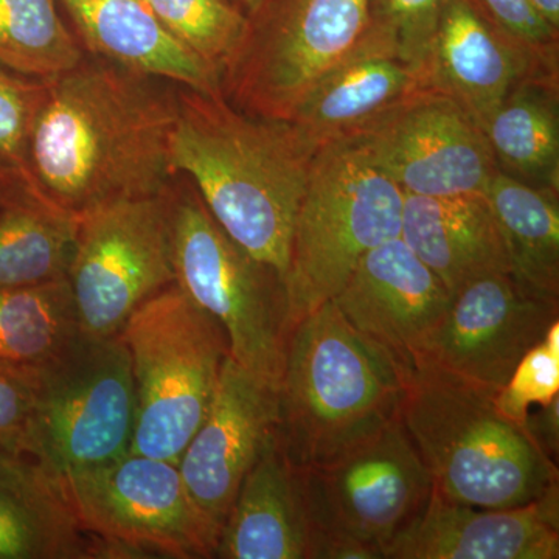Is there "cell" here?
<instances>
[{"instance_id":"obj_1","label":"cell","mask_w":559,"mask_h":559,"mask_svg":"<svg viewBox=\"0 0 559 559\" xmlns=\"http://www.w3.org/2000/svg\"><path fill=\"white\" fill-rule=\"evenodd\" d=\"M164 81L92 53L44 80L27 153L35 186L76 221L164 193L176 119V86Z\"/></svg>"},{"instance_id":"obj_2","label":"cell","mask_w":559,"mask_h":559,"mask_svg":"<svg viewBox=\"0 0 559 559\" xmlns=\"http://www.w3.org/2000/svg\"><path fill=\"white\" fill-rule=\"evenodd\" d=\"M314 154L288 121L249 116L221 91L176 84L173 178L190 179L219 226L285 282Z\"/></svg>"},{"instance_id":"obj_3","label":"cell","mask_w":559,"mask_h":559,"mask_svg":"<svg viewBox=\"0 0 559 559\" xmlns=\"http://www.w3.org/2000/svg\"><path fill=\"white\" fill-rule=\"evenodd\" d=\"M400 419L443 499L514 509L558 489L557 462L498 409L492 393L417 370L404 380Z\"/></svg>"},{"instance_id":"obj_4","label":"cell","mask_w":559,"mask_h":559,"mask_svg":"<svg viewBox=\"0 0 559 559\" xmlns=\"http://www.w3.org/2000/svg\"><path fill=\"white\" fill-rule=\"evenodd\" d=\"M404 378L333 300L289 334L278 385L280 448L297 469L344 454L400 417Z\"/></svg>"},{"instance_id":"obj_5","label":"cell","mask_w":559,"mask_h":559,"mask_svg":"<svg viewBox=\"0 0 559 559\" xmlns=\"http://www.w3.org/2000/svg\"><path fill=\"white\" fill-rule=\"evenodd\" d=\"M131 356V454L178 463L212 404L230 356L223 325L178 283L151 297L120 333Z\"/></svg>"},{"instance_id":"obj_6","label":"cell","mask_w":559,"mask_h":559,"mask_svg":"<svg viewBox=\"0 0 559 559\" xmlns=\"http://www.w3.org/2000/svg\"><path fill=\"white\" fill-rule=\"evenodd\" d=\"M404 193L352 139L316 151L290 238L293 326L340 293L359 260L400 237Z\"/></svg>"},{"instance_id":"obj_7","label":"cell","mask_w":559,"mask_h":559,"mask_svg":"<svg viewBox=\"0 0 559 559\" xmlns=\"http://www.w3.org/2000/svg\"><path fill=\"white\" fill-rule=\"evenodd\" d=\"M180 178L168 189L176 283L223 325L235 362L278 389L293 331L285 278L238 245Z\"/></svg>"},{"instance_id":"obj_8","label":"cell","mask_w":559,"mask_h":559,"mask_svg":"<svg viewBox=\"0 0 559 559\" xmlns=\"http://www.w3.org/2000/svg\"><path fill=\"white\" fill-rule=\"evenodd\" d=\"M371 0H260L221 69L224 97L260 119L288 121L347 58L370 24Z\"/></svg>"},{"instance_id":"obj_9","label":"cell","mask_w":559,"mask_h":559,"mask_svg":"<svg viewBox=\"0 0 559 559\" xmlns=\"http://www.w3.org/2000/svg\"><path fill=\"white\" fill-rule=\"evenodd\" d=\"M300 474L314 525L312 559H382L433 491L400 417Z\"/></svg>"},{"instance_id":"obj_10","label":"cell","mask_w":559,"mask_h":559,"mask_svg":"<svg viewBox=\"0 0 559 559\" xmlns=\"http://www.w3.org/2000/svg\"><path fill=\"white\" fill-rule=\"evenodd\" d=\"M38 409L28 455L58 474L127 455L135 425L131 356L120 336L80 334L40 364Z\"/></svg>"},{"instance_id":"obj_11","label":"cell","mask_w":559,"mask_h":559,"mask_svg":"<svg viewBox=\"0 0 559 559\" xmlns=\"http://www.w3.org/2000/svg\"><path fill=\"white\" fill-rule=\"evenodd\" d=\"M168 189L79 221L68 280L83 336H120L145 301L176 283Z\"/></svg>"},{"instance_id":"obj_12","label":"cell","mask_w":559,"mask_h":559,"mask_svg":"<svg viewBox=\"0 0 559 559\" xmlns=\"http://www.w3.org/2000/svg\"><path fill=\"white\" fill-rule=\"evenodd\" d=\"M60 476L84 527L120 558H215L218 540L194 507L178 463L128 452Z\"/></svg>"},{"instance_id":"obj_13","label":"cell","mask_w":559,"mask_h":559,"mask_svg":"<svg viewBox=\"0 0 559 559\" xmlns=\"http://www.w3.org/2000/svg\"><path fill=\"white\" fill-rule=\"evenodd\" d=\"M348 139L404 194L485 193L499 171L476 121L432 91L418 92Z\"/></svg>"},{"instance_id":"obj_14","label":"cell","mask_w":559,"mask_h":559,"mask_svg":"<svg viewBox=\"0 0 559 559\" xmlns=\"http://www.w3.org/2000/svg\"><path fill=\"white\" fill-rule=\"evenodd\" d=\"M558 316L559 301L528 293L509 272L485 275L452 294L415 371H439L496 395Z\"/></svg>"},{"instance_id":"obj_15","label":"cell","mask_w":559,"mask_h":559,"mask_svg":"<svg viewBox=\"0 0 559 559\" xmlns=\"http://www.w3.org/2000/svg\"><path fill=\"white\" fill-rule=\"evenodd\" d=\"M278 389L229 356L200 429L178 462L194 507L216 540L242 480L277 437Z\"/></svg>"},{"instance_id":"obj_16","label":"cell","mask_w":559,"mask_h":559,"mask_svg":"<svg viewBox=\"0 0 559 559\" xmlns=\"http://www.w3.org/2000/svg\"><path fill=\"white\" fill-rule=\"evenodd\" d=\"M333 301L356 333L406 380L450 307L451 294L396 237L359 260Z\"/></svg>"},{"instance_id":"obj_17","label":"cell","mask_w":559,"mask_h":559,"mask_svg":"<svg viewBox=\"0 0 559 559\" xmlns=\"http://www.w3.org/2000/svg\"><path fill=\"white\" fill-rule=\"evenodd\" d=\"M419 69L426 90L457 103L479 128L521 81L558 79V68L499 28L479 0H448Z\"/></svg>"},{"instance_id":"obj_18","label":"cell","mask_w":559,"mask_h":559,"mask_svg":"<svg viewBox=\"0 0 559 559\" xmlns=\"http://www.w3.org/2000/svg\"><path fill=\"white\" fill-rule=\"evenodd\" d=\"M559 488L514 509H477L432 491L382 559H557Z\"/></svg>"},{"instance_id":"obj_19","label":"cell","mask_w":559,"mask_h":559,"mask_svg":"<svg viewBox=\"0 0 559 559\" xmlns=\"http://www.w3.org/2000/svg\"><path fill=\"white\" fill-rule=\"evenodd\" d=\"M421 91H428L421 69L366 32L355 50L312 87L288 123L318 151L352 138Z\"/></svg>"},{"instance_id":"obj_20","label":"cell","mask_w":559,"mask_h":559,"mask_svg":"<svg viewBox=\"0 0 559 559\" xmlns=\"http://www.w3.org/2000/svg\"><path fill=\"white\" fill-rule=\"evenodd\" d=\"M120 559L84 527L57 471L0 450V559Z\"/></svg>"},{"instance_id":"obj_21","label":"cell","mask_w":559,"mask_h":559,"mask_svg":"<svg viewBox=\"0 0 559 559\" xmlns=\"http://www.w3.org/2000/svg\"><path fill=\"white\" fill-rule=\"evenodd\" d=\"M312 525L300 469L277 437L242 480L215 558L312 559Z\"/></svg>"},{"instance_id":"obj_22","label":"cell","mask_w":559,"mask_h":559,"mask_svg":"<svg viewBox=\"0 0 559 559\" xmlns=\"http://www.w3.org/2000/svg\"><path fill=\"white\" fill-rule=\"evenodd\" d=\"M400 237L450 294L485 275L509 272V253L485 193L404 194Z\"/></svg>"},{"instance_id":"obj_23","label":"cell","mask_w":559,"mask_h":559,"mask_svg":"<svg viewBox=\"0 0 559 559\" xmlns=\"http://www.w3.org/2000/svg\"><path fill=\"white\" fill-rule=\"evenodd\" d=\"M87 53L201 92L221 91L219 72L173 39L143 0H58Z\"/></svg>"},{"instance_id":"obj_24","label":"cell","mask_w":559,"mask_h":559,"mask_svg":"<svg viewBox=\"0 0 559 559\" xmlns=\"http://www.w3.org/2000/svg\"><path fill=\"white\" fill-rule=\"evenodd\" d=\"M76 230L31 176L0 178V290L68 277Z\"/></svg>"},{"instance_id":"obj_25","label":"cell","mask_w":559,"mask_h":559,"mask_svg":"<svg viewBox=\"0 0 559 559\" xmlns=\"http://www.w3.org/2000/svg\"><path fill=\"white\" fill-rule=\"evenodd\" d=\"M500 171L559 190L558 79L521 81L480 128Z\"/></svg>"},{"instance_id":"obj_26","label":"cell","mask_w":559,"mask_h":559,"mask_svg":"<svg viewBox=\"0 0 559 559\" xmlns=\"http://www.w3.org/2000/svg\"><path fill=\"white\" fill-rule=\"evenodd\" d=\"M485 197L506 240L511 277L540 299L559 301L558 191L499 170Z\"/></svg>"},{"instance_id":"obj_27","label":"cell","mask_w":559,"mask_h":559,"mask_svg":"<svg viewBox=\"0 0 559 559\" xmlns=\"http://www.w3.org/2000/svg\"><path fill=\"white\" fill-rule=\"evenodd\" d=\"M80 334L68 277L0 290V359L40 366Z\"/></svg>"},{"instance_id":"obj_28","label":"cell","mask_w":559,"mask_h":559,"mask_svg":"<svg viewBox=\"0 0 559 559\" xmlns=\"http://www.w3.org/2000/svg\"><path fill=\"white\" fill-rule=\"evenodd\" d=\"M83 57L84 47L66 27L58 0H0V68L49 80Z\"/></svg>"},{"instance_id":"obj_29","label":"cell","mask_w":559,"mask_h":559,"mask_svg":"<svg viewBox=\"0 0 559 559\" xmlns=\"http://www.w3.org/2000/svg\"><path fill=\"white\" fill-rule=\"evenodd\" d=\"M173 39L210 68L229 60L245 35L248 13L229 0H143Z\"/></svg>"},{"instance_id":"obj_30","label":"cell","mask_w":559,"mask_h":559,"mask_svg":"<svg viewBox=\"0 0 559 559\" xmlns=\"http://www.w3.org/2000/svg\"><path fill=\"white\" fill-rule=\"evenodd\" d=\"M44 95V80L0 68V178L31 176L28 143Z\"/></svg>"},{"instance_id":"obj_31","label":"cell","mask_w":559,"mask_h":559,"mask_svg":"<svg viewBox=\"0 0 559 559\" xmlns=\"http://www.w3.org/2000/svg\"><path fill=\"white\" fill-rule=\"evenodd\" d=\"M559 396V320L544 340L525 353L510 380L495 395L498 409L525 426L532 407L547 406Z\"/></svg>"},{"instance_id":"obj_32","label":"cell","mask_w":559,"mask_h":559,"mask_svg":"<svg viewBox=\"0 0 559 559\" xmlns=\"http://www.w3.org/2000/svg\"><path fill=\"white\" fill-rule=\"evenodd\" d=\"M448 0H371L367 33L388 44L404 61L421 64Z\"/></svg>"},{"instance_id":"obj_33","label":"cell","mask_w":559,"mask_h":559,"mask_svg":"<svg viewBox=\"0 0 559 559\" xmlns=\"http://www.w3.org/2000/svg\"><path fill=\"white\" fill-rule=\"evenodd\" d=\"M39 384V366L0 359V450L28 455Z\"/></svg>"},{"instance_id":"obj_34","label":"cell","mask_w":559,"mask_h":559,"mask_svg":"<svg viewBox=\"0 0 559 559\" xmlns=\"http://www.w3.org/2000/svg\"><path fill=\"white\" fill-rule=\"evenodd\" d=\"M499 28L544 64L558 68V33L533 9L530 0H479Z\"/></svg>"},{"instance_id":"obj_35","label":"cell","mask_w":559,"mask_h":559,"mask_svg":"<svg viewBox=\"0 0 559 559\" xmlns=\"http://www.w3.org/2000/svg\"><path fill=\"white\" fill-rule=\"evenodd\" d=\"M524 428L528 430L533 440L539 444L540 450L546 452L550 459L558 457L559 396L547 406L538 407L536 412L530 411Z\"/></svg>"},{"instance_id":"obj_36","label":"cell","mask_w":559,"mask_h":559,"mask_svg":"<svg viewBox=\"0 0 559 559\" xmlns=\"http://www.w3.org/2000/svg\"><path fill=\"white\" fill-rule=\"evenodd\" d=\"M530 3L554 31L559 32V0H530Z\"/></svg>"},{"instance_id":"obj_37","label":"cell","mask_w":559,"mask_h":559,"mask_svg":"<svg viewBox=\"0 0 559 559\" xmlns=\"http://www.w3.org/2000/svg\"><path fill=\"white\" fill-rule=\"evenodd\" d=\"M229 2L237 3L238 7H241L248 13V11L255 9L260 0H229Z\"/></svg>"}]
</instances>
